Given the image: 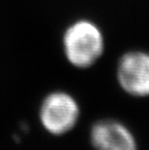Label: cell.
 Returning <instances> with one entry per match:
<instances>
[{"mask_svg": "<svg viewBox=\"0 0 149 150\" xmlns=\"http://www.w3.org/2000/svg\"><path fill=\"white\" fill-rule=\"evenodd\" d=\"M80 115L76 100L65 92H54L43 101L40 119L44 128L52 135H63L72 130Z\"/></svg>", "mask_w": 149, "mask_h": 150, "instance_id": "7a4b0ae2", "label": "cell"}, {"mask_svg": "<svg viewBox=\"0 0 149 150\" xmlns=\"http://www.w3.org/2000/svg\"><path fill=\"white\" fill-rule=\"evenodd\" d=\"M119 84L132 96H149V54L142 52L126 53L117 71Z\"/></svg>", "mask_w": 149, "mask_h": 150, "instance_id": "3957f363", "label": "cell"}, {"mask_svg": "<svg viewBox=\"0 0 149 150\" xmlns=\"http://www.w3.org/2000/svg\"><path fill=\"white\" fill-rule=\"evenodd\" d=\"M63 45L66 57L72 65L87 68L102 55L104 37L93 22L78 21L66 30Z\"/></svg>", "mask_w": 149, "mask_h": 150, "instance_id": "6da1fadb", "label": "cell"}, {"mask_svg": "<svg viewBox=\"0 0 149 150\" xmlns=\"http://www.w3.org/2000/svg\"><path fill=\"white\" fill-rule=\"evenodd\" d=\"M90 139L97 150H137L133 134L114 120H103L94 124Z\"/></svg>", "mask_w": 149, "mask_h": 150, "instance_id": "277c9868", "label": "cell"}]
</instances>
